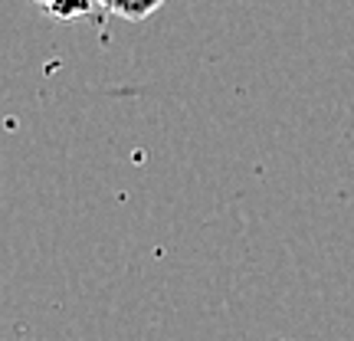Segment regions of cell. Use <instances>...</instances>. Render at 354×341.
<instances>
[{"label": "cell", "instance_id": "cell-2", "mask_svg": "<svg viewBox=\"0 0 354 341\" xmlns=\"http://www.w3.org/2000/svg\"><path fill=\"white\" fill-rule=\"evenodd\" d=\"M165 7V0H118V7H115V17H122V20H131V24H141V20H148L154 10H161Z\"/></svg>", "mask_w": 354, "mask_h": 341}, {"label": "cell", "instance_id": "cell-3", "mask_svg": "<svg viewBox=\"0 0 354 341\" xmlns=\"http://www.w3.org/2000/svg\"><path fill=\"white\" fill-rule=\"evenodd\" d=\"M95 3V10H105V13H115V7H118V0H92Z\"/></svg>", "mask_w": 354, "mask_h": 341}, {"label": "cell", "instance_id": "cell-1", "mask_svg": "<svg viewBox=\"0 0 354 341\" xmlns=\"http://www.w3.org/2000/svg\"><path fill=\"white\" fill-rule=\"evenodd\" d=\"M37 3L56 20H79V17L95 10L92 0H37Z\"/></svg>", "mask_w": 354, "mask_h": 341}]
</instances>
